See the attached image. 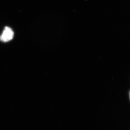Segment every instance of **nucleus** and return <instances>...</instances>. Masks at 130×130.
I'll return each mask as SVG.
<instances>
[{
	"label": "nucleus",
	"instance_id": "1",
	"mask_svg": "<svg viewBox=\"0 0 130 130\" xmlns=\"http://www.w3.org/2000/svg\"><path fill=\"white\" fill-rule=\"evenodd\" d=\"M14 36V31L11 28L8 26H5L0 36V41L3 42H9L13 39Z\"/></svg>",
	"mask_w": 130,
	"mask_h": 130
}]
</instances>
